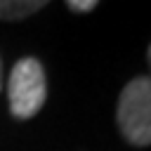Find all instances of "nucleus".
<instances>
[{
  "label": "nucleus",
  "mask_w": 151,
  "mask_h": 151,
  "mask_svg": "<svg viewBox=\"0 0 151 151\" xmlns=\"http://www.w3.org/2000/svg\"><path fill=\"white\" fill-rule=\"evenodd\" d=\"M66 5H68V9H73V12H90V9L97 7L94 0H68Z\"/></svg>",
  "instance_id": "obj_4"
},
{
  "label": "nucleus",
  "mask_w": 151,
  "mask_h": 151,
  "mask_svg": "<svg viewBox=\"0 0 151 151\" xmlns=\"http://www.w3.org/2000/svg\"><path fill=\"white\" fill-rule=\"evenodd\" d=\"M7 94H9V111L14 118H31L42 109L47 97V83L38 59L26 57L14 64L7 83Z\"/></svg>",
  "instance_id": "obj_2"
},
{
  "label": "nucleus",
  "mask_w": 151,
  "mask_h": 151,
  "mask_svg": "<svg viewBox=\"0 0 151 151\" xmlns=\"http://www.w3.org/2000/svg\"><path fill=\"white\" fill-rule=\"evenodd\" d=\"M45 2L40 0H14V2H0V19H24L38 9H42Z\"/></svg>",
  "instance_id": "obj_3"
},
{
  "label": "nucleus",
  "mask_w": 151,
  "mask_h": 151,
  "mask_svg": "<svg viewBox=\"0 0 151 151\" xmlns=\"http://www.w3.org/2000/svg\"><path fill=\"white\" fill-rule=\"evenodd\" d=\"M118 127L134 146L151 144V78L130 80L118 97Z\"/></svg>",
  "instance_id": "obj_1"
},
{
  "label": "nucleus",
  "mask_w": 151,
  "mask_h": 151,
  "mask_svg": "<svg viewBox=\"0 0 151 151\" xmlns=\"http://www.w3.org/2000/svg\"><path fill=\"white\" fill-rule=\"evenodd\" d=\"M149 61H151V47H149Z\"/></svg>",
  "instance_id": "obj_5"
}]
</instances>
